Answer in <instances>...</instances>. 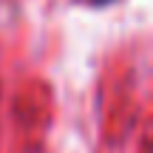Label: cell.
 <instances>
[{"mask_svg": "<svg viewBox=\"0 0 153 153\" xmlns=\"http://www.w3.org/2000/svg\"><path fill=\"white\" fill-rule=\"evenodd\" d=\"M91 6H102V3H108V0H88Z\"/></svg>", "mask_w": 153, "mask_h": 153, "instance_id": "cell-1", "label": "cell"}]
</instances>
